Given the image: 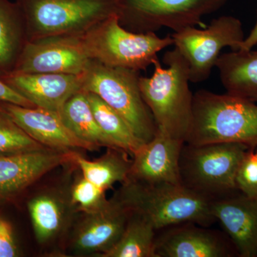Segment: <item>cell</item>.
<instances>
[{"mask_svg":"<svg viewBox=\"0 0 257 257\" xmlns=\"http://www.w3.org/2000/svg\"><path fill=\"white\" fill-rule=\"evenodd\" d=\"M239 143L257 147V104L226 92L201 89L193 95L185 144Z\"/></svg>","mask_w":257,"mask_h":257,"instance_id":"6da1fadb","label":"cell"},{"mask_svg":"<svg viewBox=\"0 0 257 257\" xmlns=\"http://www.w3.org/2000/svg\"><path fill=\"white\" fill-rule=\"evenodd\" d=\"M116 197L130 212L150 221L156 231L187 222L206 227L216 221L211 212V199L183 184L127 179Z\"/></svg>","mask_w":257,"mask_h":257,"instance_id":"7a4b0ae2","label":"cell"},{"mask_svg":"<svg viewBox=\"0 0 257 257\" xmlns=\"http://www.w3.org/2000/svg\"><path fill=\"white\" fill-rule=\"evenodd\" d=\"M164 68L157 60L151 77H140L142 96L157 127L185 143L192 119L193 95L187 60L177 48L167 51Z\"/></svg>","mask_w":257,"mask_h":257,"instance_id":"3957f363","label":"cell"},{"mask_svg":"<svg viewBox=\"0 0 257 257\" xmlns=\"http://www.w3.org/2000/svg\"><path fill=\"white\" fill-rule=\"evenodd\" d=\"M83 46L90 60L104 65L145 71L158 58V53L174 45L172 36L160 37L155 32L138 33L126 30L117 15L96 24L81 35Z\"/></svg>","mask_w":257,"mask_h":257,"instance_id":"277c9868","label":"cell"},{"mask_svg":"<svg viewBox=\"0 0 257 257\" xmlns=\"http://www.w3.org/2000/svg\"><path fill=\"white\" fill-rule=\"evenodd\" d=\"M81 77L82 90L96 94L117 111L141 141L155 137L157 125L142 96L140 72L91 60Z\"/></svg>","mask_w":257,"mask_h":257,"instance_id":"5b68a950","label":"cell"},{"mask_svg":"<svg viewBox=\"0 0 257 257\" xmlns=\"http://www.w3.org/2000/svg\"><path fill=\"white\" fill-rule=\"evenodd\" d=\"M15 2L25 18L29 41L49 37L83 35L96 24L118 13V0Z\"/></svg>","mask_w":257,"mask_h":257,"instance_id":"8992f818","label":"cell"},{"mask_svg":"<svg viewBox=\"0 0 257 257\" xmlns=\"http://www.w3.org/2000/svg\"><path fill=\"white\" fill-rule=\"evenodd\" d=\"M250 149L239 143H184L179 160L182 184L211 199L238 190L236 172Z\"/></svg>","mask_w":257,"mask_h":257,"instance_id":"52a82bcc","label":"cell"},{"mask_svg":"<svg viewBox=\"0 0 257 257\" xmlns=\"http://www.w3.org/2000/svg\"><path fill=\"white\" fill-rule=\"evenodd\" d=\"M229 0H118L121 26L138 33L167 28L178 32L202 23L206 15L220 10Z\"/></svg>","mask_w":257,"mask_h":257,"instance_id":"ba28073f","label":"cell"},{"mask_svg":"<svg viewBox=\"0 0 257 257\" xmlns=\"http://www.w3.org/2000/svg\"><path fill=\"white\" fill-rule=\"evenodd\" d=\"M174 46L187 60L190 82L199 83L209 78L225 47L231 51L241 49L244 32L239 19L221 16L204 30L188 27L172 35Z\"/></svg>","mask_w":257,"mask_h":257,"instance_id":"9c48e42d","label":"cell"},{"mask_svg":"<svg viewBox=\"0 0 257 257\" xmlns=\"http://www.w3.org/2000/svg\"><path fill=\"white\" fill-rule=\"evenodd\" d=\"M90 60L81 35L45 37L27 43L13 72L81 75Z\"/></svg>","mask_w":257,"mask_h":257,"instance_id":"30bf717a","label":"cell"},{"mask_svg":"<svg viewBox=\"0 0 257 257\" xmlns=\"http://www.w3.org/2000/svg\"><path fill=\"white\" fill-rule=\"evenodd\" d=\"M184 142L157 127L155 137L133 155L128 179L147 184H182L179 160Z\"/></svg>","mask_w":257,"mask_h":257,"instance_id":"8fae6325","label":"cell"},{"mask_svg":"<svg viewBox=\"0 0 257 257\" xmlns=\"http://www.w3.org/2000/svg\"><path fill=\"white\" fill-rule=\"evenodd\" d=\"M0 107L29 136L47 149L60 152L97 150L77 138L64 124L60 113L3 101H0Z\"/></svg>","mask_w":257,"mask_h":257,"instance_id":"7c38bea8","label":"cell"},{"mask_svg":"<svg viewBox=\"0 0 257 257\" xmlns=\"http://www.w3.org/2000/svg\"><path fill=\"white\" fill-rule=\"evenodd\" d=\"M211 209L241 257L257 256V197L239 190L214 198Z\"/></svg>","mask_w":257,"mask_h":257,"instance_id":"4fadbf2b","label":"cell"},{"mask_svg":"<svg viewBox=\"0 0 257 257\" xmlns=\"http://www.w3.org/2000/svg\"><path fill=\"white\" fill-rule=\"evenodd\" d=\"M0 79L36 107L60 113L65 103L82 90L81 75L0 72Z\"/></svg>","mask_w":257,"mask_h":257,"instance_id":"5bb4252c","label":"cell"},{"mask_svg":"<svg viewBox=\"0 0 257 257\" xmlns=\"http://www.w3.org/2000/svg\"><path fill=\"white\" fill-rule=\"evenodd\" d=\"M75 152L52 150L0 155V199L17 195L47 172L74 162Z\"/></svg>","mask_w":257,"mask_h":257,"instance_id":"9a60e30c","label":"cell"},{"mask_svg":"<svg viewBox=\"0 0 257 257\" xmlns=\"http://www.w3.org/2000/svg\"><path fill=\"white\" fill-rule=\"evenodd\" d=\"M130 215L116 197L99 210L84 214L72 238L74 249L81 253L106 252L121 237Z\"/></svg>","mask_w":257,"mask_h":257,"instance_id":"2e32d148","label":"cell"},{"mask_svg":"<svg viewBox=\"0 0 257 257\" xmlns=\"http://www.w3.org/2000/svg\"><path fill=\"white\" fill-rule=\"evenodd\" d=\"M195 224L182 223L165 228L155 239L157 257L231 256L227 243L217 233Z\"/></svg>","mask_w":257,"mask_h":257,"instance_id":"e0dca14e","label":"cell"},{"mask_svg":"<svg viewBox=\"0 0 257 257\" xmlns=\"http://www.w3.org/2000/svg\"><path fill=\"white\" fill-rule=\"evenodd\" d=\"M226 92L257 104V51H231L216 62Z\"/></svg>","mask_w":257,"mask_h":257,"instance_id":"ac0fdd59","label":"cell"},{"mask_svg":"<svg viewBox=\"0 0 257 257\" xmlns=\"http://www.w3.org/2000/svg\"><path fill=\"white\" fill-rule=\"evenodd\" d=\"M28 41L26 23L18 3L0 0V72L15 70Z\"/></svg>","mask_w":257,"mask_h":257,"instance_id":"d6986e66","label":"cell"},{"mask_svg":"<svg viewBox=\"0 0 257 257\" xmlns=\"http://www.w3.org/2000/svg\"><path fill=\"white\" fill-rule=\"evenodd\" d=\"M60 116L66 126L84 143L97 149H118L99 127L85 91L72 96L62 107Z\"/></svg>","mask_w":257,"mask_h":257,"instance_id":"ffe728a7","label":"cell"},{"mask_svg":"<svg viewBox=\"0 0 257 257\" xmlns=\"http://www.w3.org/2000/svg\"><path fill=\"white\" fill-rule=\"evenodd\" d=\"M127 155L119 149L108 148L100 158L88 160L76 152L74 162L84 178L106 191L117 182L123 183L127 180L132 165Z\"/></svg>","mask_w":257,"mask_h":257,"instance_id":"44dd1931","label":"cell"},{"mask_svg":"<svg viewBox=\"0 0 257 257\" xmlns=\"http://www.w3.org/2000/svg\"><path fill=\"white\" fill-rule=\"evenodd\" d=\"M155 231L145 217L130 212L127 224L117 242L99 255L102 257H157Z\"/></svg>","mask_w":257,"mask_h":257,"instance_id":"7402d4cb","label":"cell"},{"mask_svg":"<svg viewBox=\"0 0 257 257\" xmlns=\"http://www.w3.org/2000/svg\"><path fill=\"white\" fill-rule=\"evenodd\" d=\"M99 127L115 147L133 155L144 143L134 133L124 118L92 92H86Z\"/></svg>","mask_w":257,"mask_h":257,"instance_id":"603a6c76","label":"cell"},{"mask_svg":"<svg viewBox=\"0 0 257 257\" xmlns=\"http://www.w3.org/2000/svg\"><path fill=\"white\" fill-rule=\"evenodd\" d=\"M28 209L39 243L50 241L62 231L65 224V207L55 194L46 193L34 197Z\"/></svg>","mask_w":257,"mask_h":257,"instance_id":"cb8c5ba5","label":"cell"},{"mask_svg":"<svg viewBox=\"0 0 257 257\" xmlns=\"http://www.w3.org/2000/svg\"><path fill=\"white\" fill-rule=\"evenodd\" d=\"M45 150L48 149L29 136L0 107V155Z\"/></svg>","mask_w":257,"mask_h":257,"instance_id":"d4e9b609","label":"cell"},{"mask_svg":"<svg viewBox=\"0 0 257 257\" xmlns=\"http://www.w3.org/2000/svg\"><path fill=\"white\" fill-rule=\"evenodd\" d=\"M108 201L105 191L83 176L76 181L71 192V205L75 210L84 214L99 210Z\"/></svg>","mask_w":257,"mask_h":257,"instance_id":"484cf974","label":"cell"},{"mask_svg":"<svg viewBox=\"0 0 257 257\" xmlns=\"http://www.w3.org/2000/svg\"><path fill=\"white\" fill-rule=\"evenodd\" d=\"M250 149L239 166L236 175V188L248 197H257V157Z\"/></svg>","mask_w":257,"mask_h":257,"instance_id":"4316f807","label":"cell"},{"mask_svg":"<svg viewBox=\"0 0 257 257\" xmlns=\"http://www.w3.org/2000/svg\"><path fill=\"white\" fill-rule=\"evenodd\" d=\"M13 227L9 221L0 218V257L18 256Z\"/></svg>","mask_w":257,"mask_h":257,"instance_id":"83f0119b","label":"cell"},{"mask_svg":"<svg viewBox=\"0 0 257 257\" xmlns=\"http://www.w3.org/2000/svg\"><path fill=\"white\" fill-rule=\"evenodd\" d=\"M0 101L11 103L16 105L25 106V107H36L28 99L19 94L13 88L0 79Z\"/></svg>","mask_w":257,"mask_h":257,"instance_id":"f1b7e54d","label":"cell"},{"mask_svg":"<svg viewBox=\"0 0 257 257\" xmlns=\"http://www.w3.org/2000/svg\"><path fill=\"white\" fill-rule=\"evenodd\" d=\"M257 45V18L254 26L248 34L247 37H245L240 51H249Z\"/></svg>","mask_w":257,"mask_h":257,"instance_id":"f546056e","label":"cell"},{"mask_svg":"<svg viewBox=\"0 0 257 257\" xmlns=\"http://www.w3.org/2000/svg\"><path fill=\"white\" fill-rule=\"evenodd\" d=\"M255 154H256V157H257V147L254 150Z\"/></svg>","mask_w":257,"mask_h":257,"instance_id":"4dcf8cb0","label":"cell"}]
</instances>
